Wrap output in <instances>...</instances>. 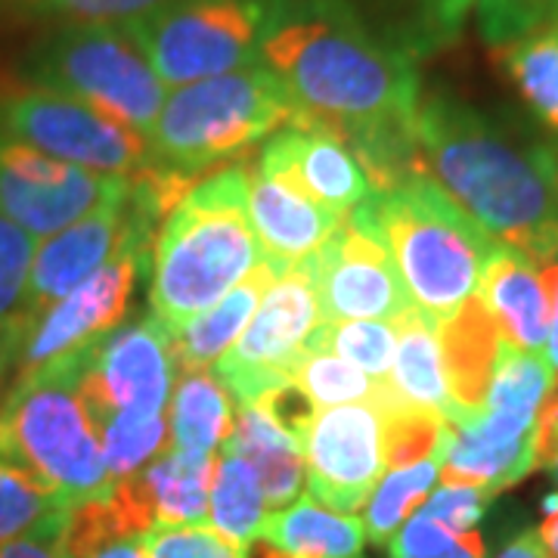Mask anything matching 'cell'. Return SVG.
<instances>
[{"label": "cell", "mask_w": 558, "mask_h": 558, "mask_svg": "<svg viewBox=\"0 0 558 558\" xmlns=\"http://www.w3.org/2000/svg\"><path fill=\"white\" fill-rule=\"evenodd\" d=\"M260 62L277 75L299 124L348 143L376 193L418 174V62L385 40L351 0H289Z\"/></svg>", "instance_id": "obj_1"}, {"label": "cell", "mask_w": 558, "mask_h": 558, "mask_svg": "<svg viewBox=\"0 0 558 558\" xmlns=\"http://www.w3.org/2000/svg\"><path fill=\"white\" fill-rule=\"evenodd\" d=\"M418 174L534 264L558 260V156L447 90H422Z\"/></svg>", "instance_id": "obj_2"}, {"label": "cell", "mask_w": 558, "mask_h": 558, "mask_svg": "<svg viewBox=\"0 0 558 558\" xmlns=\"http://www.w3.org/2000/svg\"><path fill=\"white\" fill-rule=\"evenodd\" d=\"M248 178L245 161H227L190 186L156 233L149 314L171 339L264 264L248 220Z\"/></svg>", "instance_id": "obj_3"}, {"label": "cell", "mask_w": 558, "mask_h": 558, "mask_svg": "<svg viewBox=\"0 0 558 558\" xmlns=\"http://www.w3.org/2000/svg\"><path fill=\"white\" fill-rule=\"evenodd\" d=\"M94 348L16 376L0 403V457L38 475L69 509L106 497L116 484L102 459L97 422L81 395Z\"/></svg>", "instance_id": "obj_4"}, {"label": "cell", "mask_w": 558, "mask_h": 558, "mask_svg": "<svg viewBox=\"0 0 558 558\" xmlns=\"http://www.w3.org/2000/svg\"><path fill=\"white\" fill-rule=\"evenodd\" d=\"M373 211L407 295L435 326L478 292L497 240L425 174L373 196Z\"/></svg>", "instance_id": "obj_5"}, {"label": "cell", "mask_w": 558, "mask_h": 558, "mask_svg": "<svg viewBox=\"0 0 558 558\" xmlns=\"http://www.w3.org/2000/svg\"><path fill=\"white\" fill-rule=\"evenodd\" d=\"M299 121V106L286 84L264 62H255L174 87L165 97L149 143L159 168L202 180L208 168Z\"/></svg>", "instance_id": "obj_6"}, {"label": "cell", "mask_w": 558, "mask_h": 558, "mask_svg": "<svg viewBox=\"0 0 558 558\" xmlns=\"http://www.w3.org/2000/svg\"><path fill=\"white\" fill-rule=\"evenodd\" d=\"M28 84L69 94L153 137L168 87L124 25H57L22 62Z\"/></svg>", "instance_id": "obj_7"}, {"label": "cell", "mask_w": 558, "mask_h": 558, "mask_svg": "<svg viewBox=\"0 0 558 558\" xmlns=\"http://www.w3.org/2000/svg\"><path fill=\"white\" fill-rule=\"evenodd\" d=\"M289 0H168L124 25L165 87H183L260 62Z\"/></svg>", "instance_id": "obj_8"}, {"label": "cell", "mask_w": 558, "mask_h": 558, "mask_svg": "<svg viewBox=\"0 0 558 558\" xmlns=\"http://www.w3.org/2000/svg\"><path fill=\"white\" fill-rule=\"evenodd\" d=\"M0 134L109 178H134L156 165L153 143L140 131L38 84L0 90Z\"/></svg>", "instance_id": "obj_9"}, {"label": "cell", "mask_w": 558, "mask_h": 558, "mask_svg": "<svg viewBox=\"0 0 558 558\" xmlns=\"http://www.w3.org/2000/svg\"><path fill=\"white\" fill-rule=\"evenodd\" d=\"M153 242L156 230H134L97 274L78 282L22 329L13 354V360H20V376L81 354L119 329L131 311L134 289L149 267Z\"/></svg>", "instance_id": "obj_10"}, {"label": "cell", "mask_w": 558, "mask_h": 558, "mask_svg": "<svg viewBox=\"0 0 558 558\" xmlns=\"http://www.w3.org/2000/svg\"><path fill=\"white\" fill-rule=\"evenodd\" d=\"M319 299L314 279L301 267L274 279L252 323L236 344L218 357V381L236 403H255L260 395L292 381V373L311 351L319 329Z\"/></svg>", "instance_id": "obj_11"}, {"label": "cell", "mask_w": 558, "mask_h": 558, "mask_svg": "<svg viewBox=\"0 0 558 558\" xmlns=\"http://www.w3.org/2000/svg\"><path fill=\"white\" fill-rule=\"evenodd\" d=\"M299 267L314 279L323 323L395 319L413 304L381 236L373 202L341 218L339 230Z\"/></svg>", "instance_id": "obj_12"}, {"label": "cell", "mask_w": 558, "mask_h": 558, "mask_svg": "<svg viewBox=\"0 0 558 558\" xmlns=\"http://www.w3.org/2000/svg\"><path fill=\"white\" fill-rule=\"evenodd\" d=\"M301 453L307 497L341 515L360 512L388 469L379 398L317 410L301 435Z\"/></svg>", "instance_id": "obj_13"}, {"label": "cell", "mask_w": 558, "mask_h": 558, "mask_svg": "<svg viewBox=\"0 0 558 558\" xmlns=\"http://www.w3.org/2000/svg\"><path fill=\"white\" fill-rule=\"evenodd\" d=\"M161 218L165 215L153 202V196L146 193V186L137 178H128V186L112 199H106L100 208H94L90 215L75 220L72 227L60 230L57 236L44 240V245H38L35 264H32L22 329L38 314H44L53 301H60L78 282L97 274L134 230L140 227L156 230Z\"/></svg>", "instance_id": "obj_14"}, {"label": "cell", "mask_w": 558, "mask_h": 558, "mask_svg": "<svg viewBox=\"0 0 558 558\" xmlns=\"http://www.w3.org/2000/svg\"><path fill=\"white\" fill-rule=\"evenodd\" d=\"M124 186L128 178L87 171L0 134V215L35 240L57 236Z\"/></svg>", "instance_id": "obj_15"}, {"label": "cell", "mask_w": 558, "mask_h": 558, "mask_svg": "<svg viewBox=\"0 0 558 558\" xmlns=\"http://www.w3.org/2000/svg\"><path fill=\"white\" fill-rule=\"evenodd\" d=\"M171 341L161 319L146 314L137 323H121L90 351L81 376V395L94 422L109 413L165 416L178 379Z\"/></svg>", "instance_id": "obj_16"}, {"label": "cell", "mask_w": 558, "mask_h": 558, "mask_svg": "<svg viewBox=\"0 0 558 558\" xmlns=\"http://www.w3.org/2000/svg\"><path fill=\"white\" fill-rule=\"evenodd\" d=\"M258 168L277 171L299 183L307 196L348 218L373 202L376 190L348 143L319 128H282L264 143Z\"/></svg>", "instance_id": "obj_17"}, {"label": "cell", "mask_w": 558, "mask_h": 558, "mask_svg": "<svg viewBox=\"0 0 558 558\" xmlns=\"http://www.w3.org/2000/svg\"><path fill=\"white\" fill-rule=\"evenodd\" d=\"M248 220L264 264L282 277L339 230L341 218L277 171L255 168L248 178Z\"/></svg>", "instance_id": "obj_18"}, {"label": "cell", "mask_w": 558, "mask_h": 558, "mask_svg": "<svg viewBox=\"0 0 558 558\" xmlns=\"http://www.w3.org/2000/svg\"><path fill=\"white\" fill-rule=\"evenodd\" d=\"M481 304L494 317L499 339L519 351L539 354L549 341V295L537 264L497 242L478 279Z\"/></svg>", "instance_id": "obj_19"}, {"label": "cell", "mask_w": 558, "mask_h": 558, "mask_svg": "<svg viewBox=\"0 0 558 558\" xmlns=\"http://www.w3.org/2000/svg\"><path fill=\"white\" fill-rule=\"evenodd\" d=\"M220 450H230L252 465L258 475L267 509H289L304 490V453L299 438L286 432L258 403H242L233 413L230 438Z\"/></svg>", "instance_id": "obj_20"}, {"label": "cell", "mask_w": 558, "mask_h": 558, "mask_svg": "<svg viewBox=\"0 0 558 558\" xmlns=\"http://www.w3.org/2000/svg\"><path fill=\"white\" fill-rule=\"evenodd\" d=\"M438 341L444 369H447V385H450V400H453L450 418L484 410L487 385L494 376V363H497L502 339H499L497 323L487 314L478 295H472L453 317L440 323Z\"/></svg>", "instance_id": "obj_21"}, {"label": "cell", "mask_w": 558, "mask_h": 558, "mask_svg": "<svg viewBox=\"0 0 558 558\" xmlns=\"http://www.w3.org/2000/svg\"><path fill=\"white\" fill-rule=\"evenodd\" d=\"M395 329H398V348L388 376V391L410 407L450 418L453 400L440 357L438 326L416 304H410L400 317H395Z\"/></svg>", "instance_id": "obj_22"}, {"label": "cell", "mask_w": 558, "mask_h": 558, "mask_svg": "<svg viewBox=\"0 0 558 558\" xmlns=\"http://www.w3.org/2000/svg\"><path fill=\"white\" fill-rule=\"evenodd\" d=\"M274 279L277 274L267 264H258L218 304H211L199 317L190 319L171 341L174 369H202V366H211L220 354H227L230 344L240 339L245 326L252 323Z\"/></svg>", "instance_id": "obj_23"}, {"label": "cell", "mask_w": 558, "mask_h": 558, "mask_svg": "<svg viewBox=\"0 0 558 558\" xmlns=\"http://www.w3.org/2000/svg\"><path fill=\"white\" fill-rule=\"evenodd\" d=\"M258 539L282 558H357L366 531L354 515H341L317 499L301 497L289 509L267 512Z\"/></svg>", "instance_id": "obj_24"}, {"label": "cell", "mask_w": 558, "mask_h": 558, "mask_svg": "<svg viewBox=\"0 0 558 558\" xmlns=\"http://www.w3.org/2000/svg\"><path fill=\"white\" fill-rule=\"evenodd\" d=\"M218 472V453H183L168 447L146 469H140L137 484L149 502L156 524H202L208 519V499Z\"/></svg>", "instance_id": "obj_25"}, {"label": "cell", "mask_w": 558, "mask_h": 558, "mask_svg": "<svg viewBox=\"0 0 558 558\" xmlns=\"http://www.w3.org/2000/svg\"><path fill=\"white\" fill-rule=\"evenodd\" d=\"M369 25L407 57L425 60L457 44L475 0H363Z\"/></svg>", "instance_id": "obj_26"}, {"label": "cell", "mask_w": 558, "mask_h": 558, "mask_svg": "<svg viewBox=\"0 0 558 558\" xmlns=\"http://www.w3.org/2000/svg\"><path fill=\"white\" fill-rule=\"evenodd\" d=\"M233 403L218 376L202 369H178L174 395H171V444L183 453H218L223 440L230 438Z\"/></svg>", "instance_id": "obj_27"}, {"label": "cell", "mask_w": 558, "mask_h": 558, "mask_svg": "<svg viewBox=\"0 0 558 558\" xmlns=\"http://www.w3.org/2000/svg\"><path fill=\"white\" fill-rule=\"evenodd\" d=\"M497 65L527 102L534 119L558 137V25L543 22L534 32L494 47Z\"/></svg>", "instance_id": "obj_28"}, {"label": "cell", "mask_w": 558, "mask_h": 558, "mask_svg": "<svg viewBox=\"0 0 558 558\" xmlns=\"http://www.w3.org/2000/svg\"><path fill=\"white\" fill-rule=\"evenodd\" d=\"M211 527L242 549H252L267 519V499L252 465L230 450H220L218 472L208 499Z\"/></svg>", "instance_id": "obj_29"}, {"label": "cell", "mask_w": 558, "mask_h": 558, "mask_svg": "<svg viewBox=\"0 0 558 558\" xmlns=\"http://www.w3.org/2000/svg\"><path fill=\"white\" fill-rule=\"evenodd\" d=\"M69 506L38 475L0 457V546L35 534H62Z\"/></svg>", "instance_id": "obj_30"}, {"label": "cell", "mask_w": 558, "mask_h": 558, "mask_svg": "<svg viewBox=\"0 0 558 558\" xmlns=\"http://www.w3.org/2000/svg\"><path fill=\"white\" fill-rule=\"evenodd\" d=\"M553 385H556V373L549 360L499 341L484 410L497 416L521 418V422H537L539 407L553 391Z\"/></svg>", "instance_id": "obj_31"}, {"label": "cell", "mask_w": 558, "mask_h": 558, "mask_svg": "<svg viewBox=\"0 0 558 558\" xmlns=\"http://www.w3.org/2000/svg\"><path fill=\"white\" fill-rule=\"evenodd\" d=\"M435 481H440V457L425 459L416 465L391 469L381 475L376 490L363 506V531L373 543L385 546L400 531V524L416 515V509L432 497Z\"/></svg>", "instance_id": "obj_32"}, {"label": "cell", "mask_w": 558, "mask_h": 558, "mask_svg": "<svg viewBox=\"0 0 558 558\" xmlns=\"http://www.w3.org/2000/svg\"><path fill=\"white\" fill-rule=\"evenodd\" d=\"M398 348L395 319H348V323H319L311 336V351H336L354 363L376 385H388L391 363Z\"/></svg>", "instance_id": "obj_33"}, {"label": "cell", "mask_w": 558, "mask_h": 558, "mask_svg": "<svg viewBox=\"0 0 558 558\" xmlns=\"http://www.w3.org/2000/svg\"><path fill=\"white\" fill-rule=\"evenodd\" d=\"M292 385L311 400L314 410L376 400L388 388V385H376L363 369L339 357L336 351H307L292 373Z\"/></svg>", "instance_id": "obj_34"}, {"label": "cell", "mask_w": 558, "mask_h": 558, "mask_svg": "<svg viewBox=\"0 0 558 558\" xmlns=\"http://www.w3.org/2000/svg\"><path fill=\"white\" fill-rule=\"evenodd\" d=\"M379 403L381 416H385V465L388 469H403V465L440 457L447 418L403 403L388 388L379 395Z\"/></svg>", "instance_id": "obj_35"}, {"label": "cell", "mask_w": 558, "mask_h": 558, "mask_svg": "<svg viewBox=\"0 0 558 558\" xmlns=\"http://www.w3.org/2000/svg\"><path fill=\"white\" fill-rule=\"evenodd\" d=\"M102 444V459L106 469L116 481L137 475L140 469H146L156 457L168 450V416L137 418L121 416V413H109L97 422Z\"/></svg>", "instance_id": "obj_36"}, {"label": "cell", "mask_w": 558, "mask_h": 558, "mask_svg": "<svg viewBox=\"0 0 558 558\" xmlns=\"http://www.w3.org/2000/svg\"><path fill=\"white\" fill-rule=\"evenodd\" d=\"M35 255H38V240L25 233L20 223L0 215V336L10 339L13 354L20 341L22 317H25Z\"/></svg>", "instance_id": "obj_37"}, {"label": "cell", "mask_w": 558, "mask_h": 558, "mask_svg": "<svg viewBox=\"0 0 558 558\" xmlns=\"http://www.w3.org/2000/svg\"><path fill=\"white\" fill-rule=\"evenodd\" d=\"M146 558H248V549L218 534L208 524H156L143 537Z\"/></svg>", "instance_id": "obj_38"}, {"label": "cell", "mask_w": 558, "mask_h": 558, "mask_svg": "<svg viewBox=\"0 0 558 558\" xmlns=\"http://www.w3.org/2000/svg\"><path fill=\"white\" fill-rule=\"evenodd\" d=\"M556 3L558 0H475L481 38L490 47H502L553 20Z\"/></svg>", "instance_id": "obj_39"}, {"label": "cell", "mask_w": 558, "mask_h": 558, "mask_svg": "<svg viewBox=\"0 0 558 558\" xmlns=\"http://www.w3.org/2000/svg\"><path fill=\"white\" fill-rule=\"evenodd\" d=\"M165 3L168 0H40L35 16L60 25H131Z\"/></svg>", "instance_id": "obj_40"}, {"label": "cell", "mask_w": 558, "mask_h": 558, "mask_svg": "<svg viewBox=\"0 0 558 558\" xmlns=\"http://www.w3.org/2000/svg\"><path fill=\"white\" fill-rule=\"evenodd\" d=\"M490 494L481 487H462V484H444L438 494L422 502V512L432 515L440 524H447L453 534H469L478 527L484 519L487 506H490Z\"/></svg>", "instance_id": "obj_41"}, {"label": "cell", "mask_w": 558, "mask_h": 558, "mask_svg": "<svg viewBox=\"0 0 558 558\" xmlns=\"http://www.w3.org/2000/svg\"><path fill=\"white\" fill-rule=\"evenodd\" d=\"M459 537L462 534H453L447 524H440L418 509L416 515L403 521L398 534L388 539V553L391 558H438L447 549H453Z\"/></svg>", "instance_id": "obj_42"}, {"label": "cell", "mask_w": 558, "mask_h": 558, "mask_svg": "<svg viewBox=\"0 0 558 558\" xmlns=\"http://www.w3.org/2000/svg\"><path fill=\"white\" fill-rule=\"evenodd\" d=\"M0 558H69L62 534H35L0 546Z\"/></svg>", "instance_id": "obj_43"}, {"label": "cell", "mask_w": 558, "mask_h": 558, "mask_svg": "<svg viewBox=\"0 0 558 558\" xmlns=\"http://www.w3.org/2000/svg\"><path fill=\"white\" fill-rule=\"evenodd\" d=\"M543 286L549 295V341H546V360L558 369V260L543 267Z\"/></svg>", "instance_id": "obj_44"}, {"label": "cell", "mask_w": 558, "mask_h": 558, "mask_svg": "<svg viewBox=\"0 0 558 558\" xmlns=\"http://www.w3.org/2000/svg\"><path fill=\"white\" fill-rule=\"evenodd\" d=\"M78 558H146V549L140 537H119V539H106L100 546L81 553Z\"/></svg>", "instance_id": "obj_45"}, {"label": "cell", "mask_w": 558, "mask_h": 558, "mask_svg": "<svg viewBox=\"0 0 558 558\" xmlns=\"http://www.w3.org/2000/svg\"><path fill=\"white\" fill-rule=\"evenodd\" d=\"M497 558H549V549L543 546L539 531H524Z\"/></svg>", "instance_id": "obj_46"}, {"label": "cell", "mask_w": 558, "mask_h": 558, "mask_svg": "<svg viewBox=\"0 0 558 558\" xmlns=\"http://www.w3.org/2000/svg\"><path fill=\"white\" fill-rule=\"evenodd\" d=\"M484 556H487L484 537H481L478 531H469V534H462V537L457 539V546H453V549H447V553L438 558H484Z\"/></svg>", "instance_id": "obj_47"}, {"label": "cell", "mask_w": 558, "mask_h": 558, "mask_svg": "<svg viewBox=\"0 0 558 558\" xmlns=\"http://www.w3.org/2000/svg\"><path fill=\"white\" fill-rule=\"evenodd\" d=\"M537 531L539 539H543V546L549 549V556H558V512L556 515H546Z\"/></svg>", "instance_id": "obj_48"}, {"label": "cell", "mask_w": 558, "mask_h": 558, "mask_svg": "<svg viewBox=\"0 0 558 558\" xmlns=\"http://www.w3.org/2000/svg\"><path fill=\"white\" fill-rule=\"evenodd\" d=\"M40 0H0V13H22V16H35Z\"/></svg>", "instance_id": "obj_49"}, {"label": "cell", "mask_w": 558, "mask_h": 558, "mask_svg": "<svg viewBox=\"0 0 558 558\" xmlns=\"http://www.w3.org/2000/svg\"><path fill=\"white\" fill-rule=\"evenodd\" d=\"M13 360V344H10V339H3L0 336V376L7 373V363Z\"/></svg>", "instance_id": "obj_50"}, {"label": "cell", "mask_w": 558, "mask_h": 558, "mask_svg": "<svg viewBox=\"0 0 558 558\" xmlns=\"http://www.w3.org/2000/svg\"><path fill=\"white\" fill-rule=\"evenodd\" d=\"M549 475L558 481V462H553V465H549Z\"/></svg>", "instance_id": "obj_51"}, {"label": "cell", "mask_w": 558, "mask_h": 558, "mask_svg": "<svg viewBox=\"0 0 558 558\" xmlns=\"http://www.w3.org/2000/svg\"><path fill=\"white\" fill-rule=\"evenodd\" d=\"M549 22H556V25H558V3H556V13H553V20H549Z\"/></svg>", "instance_id": "obj_52"}]
</instances>
